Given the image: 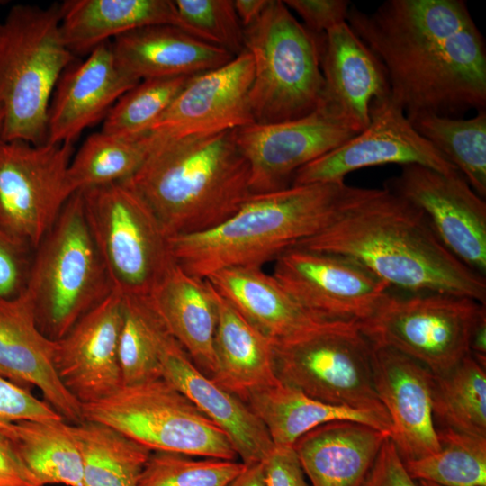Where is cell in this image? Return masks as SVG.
<instances>
[{
	"mask_svg": "<svg viewBox=\"0 0 486 486\" xmlns=\"http://www.w3.org/2000/svg\"><path fill=\"white\" fill-rule=\"evenodd\" d=\"M346 22L381 61L407 118L485 109V41L465 1L387 0L372 13L351 4Z\"/></svg>",
	"mask_w": 486,
	"mask_h": 486,
	"instance_id": "cell-1",
	"label": "cell"
},
{
	"mask_svg": "<svg viewBox=\"0 0 486 486\" xmlns=\"http://www.w3.org/2000/svg\"><path fill=\"white\" fill-rule=\"evenodd\" d=\"M294 248L349 257L391 288L486 302L485 277L441 243L418 207L386 187L348 185L329 223Z\"/></svg>",
	"mask_w": 486,
	"mask_h": 486,
	"instance_id": "cell-2",
	"label": "cell"
},
{
	"mask_svg": "<svg viewBox=\"0 0 486 486\" xmlns=\"http://www.w3.org/2000/svg\"><path fill=\"white\" fill-rule=\"evenodd\" d=\"M129 182L170 238L215 228L252 194L235 130L158 139Z\"/></svg>",
	"mask_w": 486,
	"mask_h": 486,
	"instance_id": "cell-3",
	"label": "cell"
},
{
	"mask_svg": "<svg viewBox=\"0 0 486 486\" xmlns=\"http://www.w3.org/2000/svg\"><path fill=\"white\" fill-rule=\"evenodd\" d=\"M346 188L345 182L319 183L251 194L215 228L170 238L175 261L201 279L228 267H262L324 229Z\"/></svg>",
	"mask_w": 486,
	"mask_h": 486,
	"instance_id": "cell-4",
	"label": "cell"
},
{
	"mask_svg": "<svg viewBox=\"0 0 486 486\" xmlns=\"http://www.w3.org/2000/svg\"><path fill=\"white\" fill-rule=\"evenodd\" d=\"M74 59L61 36L58 4L10 9L0 26V139L47 142L50 104Z\"/></svg>",
	"mask_w": 486,
	"mask_h": 486,
	"instance_id": "cell-5",
	"label": "cell"
},
{
	"mask_svg": "<svg viewBox=\"0 0 486 486\" xmlns=\"http://www.w3.org/2000/svg\"><path fill=\"white\" fill-rule=\"evenodd\" d=\"M113 291L76 192L34 249L24 293L40 329L58 340Z\"/></svg>",
	"mask_w": 486,
	"mask_h": 486,
	"instance_id": "cell-6",
	"label": "cell"
},
{
	"mask_svg": "<svg viewBox=\"0 0 486 486\" xmlns=\"http://www.w3.org/2000/svg\"><path fill=\"white\" fill-rule=\"evenodd\" d=\"M320 35L280 0H269L259 18L244 29V48L254 63L248 94L254 122L296 120L319 108L324 89Z\"/></svg>",
	"mask_w": 486,
	"mask_h": 486,
	"instance_id": "cell-7",
	"label": "cell"
},
{
	"mask_svg": "<svg viewBox=\"0 0 486 486\" xmlns=\"http://www.w3.org/2000/svg\"><path fill=\"white\" fill-rule=\"evenodd\" d=\"M373 346L353 320H320L273 343L282 384L324 403L386 412L375 392Z\"/></svg>",
	"mask_w": 486,
	"mask_h": 486,
	"instance_id": "cell-8",
	"label": "cell"
},
{
	"mask_svg": "<svg viewBox=\"0 0 486 486\" xmlns=\"http://www.w3.org/2000/svg\"><path fill=\"white\" fill-rule=\"evenodd\" d=\"M114 290L150 297L176 265L170 237L129 180L79 191Z\"/></svg>",
	"mask_w": 486,
	"mask_h": 486,
	"instance_id": "cell-9",
	"label": "cell"
},
{
	"mask_svg": "<svg viewBox=\"0 0 486 486\" xmlns=\"http://www.w3.org/2000/svg\"><path fill=\"white\" fill-rule=\"evenodd\" d=\"M84 419L111 426L155 452L237 460L229 436L163 378L122 385L112 395L83 404Z\"/></svg>",
	"mask_w": 486,
	"mask_h": 486,
	"instance_id": "cell-10",
	"label": "cell"
},
{
	"mask_svg": "<svg viewBox=\"0 0 486 486\" xmlns=\"http://www.w3.org/2000/svg\"><path fill=\"white\" fill-rule=\"evenodd\" d=\"M484 314L485 304L464 296L390 291L358 324L372 346L397 350L439 374L470 355L472 330Z\"/></svg>",
	"mask_w": 486,
	"mask_h": 486,
	"instance_id": "cell-11",
	"label": "cell"
},
{
	"mask_svg": "<svg viewBox=\"0 0 486 486\" xmlns=\"http://www.w3.org/2000/svg\"><path fill=\"white\" fill-rule=\"evenodd\" d=\"M73 143L0 139V230L35 249L75 194Z\"/></svg>",
	"mask_w": 486,
	"mask_h": 486,
	"instance_id": "cell-12",
	"label": "cell"
},
{
	"mask_svg": "<svg viewBox=\"0 0 486 486\" xmlns=\"http://www.w3.org/2000/svg\"><path fill=\"white\" fill-rule=\"evenodd\" d=\"M273 275L302 308L327 320L361 322L392 289L349 257L302 248L281 254Z\"/></svg>",
	"mask_w": 486,
	"mask_h": 486,
	"instance_id": "cell-13",
	"label": "cell"
},
{
	"mask_svg": "<svg viewBox=\"0 0 486 486\" xmlns=\"http://www.w3.org/2000/svg\"><path fill=\"white\" fill-rule=\"evenodd\" d=\"M386 164L419 165L446 175L458 173L412 126L391 97L373 102L361 132L299 169L292 185L345 182L351 172Z\"/></svg>",
	"mask_w": 486,
	"mask_h": 486,
	"instance_id": "cell-14",
	"label": "cell"
},
{
	"mask_svg": "<svg viewBox=\"0 0 486 486\" xmlns=\"http://www.w3.org/2000/svg\"><path fill=\"white\" fill-rule=\"evenodd\" d=\"M356 134L322 105L300 119L235 129L236 142L249 166L252 194L290 187L299 169Z\"/></svg>",
	"mask_w": 486,
	"mask_h": 486,
	"instance_id": "cell-15",
	"label": "cell"
},
{
	"mask_svg": "<svg viewBox=\"0 0 486 486\" xmlns=\"http://www.w3.org/2000/svg\"><path fill=\"white\" fill-rule=\"evenodd\" d=\"M384 187L418 207L441 243L484 276L486 203L459 172L446 175L419 165H406Z\"/></svg>",
	"mask_w": 486,
	"mask_h": 486,
	"instance_id": "cell-16",
	"label": "cell"
},
{
	"mask_svg": "<svg viewBox=\"0 0 486 486\" xmlns=\"http://www.w3.org/2000/svg\"><path fill=\"white\" fill-rule=\"evenodd\" d=\"M253 76V58L247 50L220 68L193 76L149 132L165 140L253 123L248 103Z\"/></svg>",
	"mask_w": 486,
	"mask_h": 486,
	"instance_id": "cell-17",
	"label": "cell"
},
{
	"mask_svg": "<svg viewBox=\"0 0 486 486\" xmlns=\"http://www.w3.org/2000/svg\"><path fill=\"white\" fill-rule=\"evenodd\" d=\"M122 296L114 290L56 340L55 367L81 405L104 400L122 386L119 338Z\"/></svg>",
	"mask_w": 486,
	"mask_h": 486,
	"instance_id": "cell-18",
	"label": "cell"
},
{
	"mask_svg": "<svg viewBox=\"0 0 486 486\" xmlns=\"http://www.w3.org/2000/svg\"><path fill=\"white\" fill-rule=\"evenodd\" d=\"M372 368L375 392L392 422L390 438L402 460L436 453L431 371L397 350L374 346Z\"/></svg>",
	"mask_w": 486,
	"mask_h": 486,
	"instance_id": "cell-19",
	"label": "cell"
},
{
	"mask_svg": "<svg viewBox=\"0 0 486 486\" xmlns=\"http://www.w3.org/2000/svg\"><path fill=\"white\" fill-rule=\"evenodd\" d=\"M55 349L56 340L40 329L24 292L0 300V375L23 388H38L66 421L77 424L84 420L82 405L58 377Z\"/></svg>",
	"mask_w": 486,
	"mask_h": 486,
	"instance_id": "cell-20",
	"label": "cell"
},
{
	"mask_svg": "<svg viewBox=\"0 0 486 486\" xmlns=\"http://www.w3.org/2000/svg\"><path fill=\"white\" fill-rule=\"evenodd\" d=\"M140 81L117 64L111 41L68 66L54 90L47 120V142L73 143L82 131L104 120L114 104Z\"/></svg>",
	"mask_w": 486,
	"mask_h": 486,
	"instance_id": "cell-21",
	"label": "cell"
},
{
	"mask_svg": "<svg viewBox=\"0 0 486 486\" xmlns=\"http://www.w3.org/2000/svg\"><path fill=\"white\" fill-rule=\"evenodd\" d=\"M320 105L361 132L370 122L373 102L391 95L381 61L344 22L320 35Z\"/></svg>",
	"mask_w": 486,
	"mask_h": 486,
	"instance_id": "cell-22",
	"label": "cell"
},
{
	"mask_svg": "<svg viewBox=\"0 0 486 486\" xmlns=\"http://www.w3.org/2000/svg\"><path fill=\"white\" fill-rule=\"evenodd\" d=\"M161 378L187 397L229 436L246 465L262 462L274 447L263 422L240 398L215 382L173 338L161 356Z\"/></svg>",
	"mask_w": 486,
	"mask_h": 486,
	"instance_id": "cell-23",
	"label": "cell"
},
{
	"mask_svg": "<svg viewBox=\"0 0 486 486\" xmlns=\"http://www.w3.org/2000/svg\"><path fill=\"white\" fill-rule=\"evenodd\" d=\"M111 47L118 66L138 81L191 76L235 56L172 24H153L117 36Z\"/></svg>",
	"mask_w": 486,
	"mask_h": 486,
	"instance_id": "cell-24",
	"label": "cell"
},
{
	"mask_svg": "<svg viewBox=\"0 0 486 486\" xmlns=\"http://www.w3.org/2000/svg\"><path fill=\"white\" fill-rule=\"evenodd\" d=\"M386 431L353 420L320 425L292 445L312 486H364Z\"/></svg>",
	"mask_w": 486,
	"mask_h": 486,
	"instance_id": "cell-25",
	"label": "cell"
},
{
	"mask_svg": "<svg viewBox=\"0 0 486 486\" xmlns=\"http://www.w3.org/2000/svg\"><path fill=\"white\" fill-rule=\"evenodd\" d=\"M171 336L208 376L215 369L214 338L218 306L214 290L177 264L150 296Z\"/></svg>",
	"mask_w": 486,
	"mask_h": 486,
	"instance_id": "cell-26",
	"label": "cell"
},
{
	"mask_svg": "<svg viewBox=\"0 0 486 486\" xmlns=\"http://www.w3.org/2000/svg\"><path fill=\"white\" fill-rule=\"evenodd\" d=\"M58 5L61 36L74 56L148 25L172 24L194 35L171 0H67Z\"/></svg>",
	"mask_w": 486,
	"mask_h": 486,
	"instance_id": "cell-27",
	"label": "cell"
},
{
	"mask_svg": "<svg viewBox=\"0 0 486 486\" xmlns=\"http://www.w3.org/2000/svg\"><path fill=\"white\" fill-rule=\"evenodd\" d=\"M205 280L273 343L322 320L302 308L262 267H228Z\"/></svg>",
	"mask_w": 486,
	"mask_h": 486,
	"instance_id": "cell-28",
	"label": "cell"
},
{
	"mask_svg": "<svg viewBox=\"0 0 486 486\" xmlns=\"http://www.w3.org/2000/svg\"><path fill=\"white\" fill-rule=\"evenodd\" d=\"M213 290L218 323L215 369L211 378L246 402L253 391L278 382L274 370L273 342Z\"/></svg>",
	"mask_w": 486,
	"mask_h": 486,
	"instance_id": "cell-29",
	"label": "cell"
},
{
	"mask_svg": "<svg viewBox=\"0 0 486 486\" xmlns=\"http://www.w3.org/2000/svg\"><path fill=\"white\" fill-rule=\"evenodd\" d=\"M247 404L260 418L274 446H292L310 429L335 420H353L391 434L388 413L335 406L277 382L250 392Z\"/></svg>",
	"mask_w": 486,
	"mask_h": 486,
	"instance_id": "cell-30",
	"label": "cell"
},
{
	"mask_svg": "<svg viewBox=\"0 0 486 486\" xmlns=\"http://www.w3.org/2000/svg\"><path fill=\"white\" fill-rule=\"evenodd\" d=\"M38 486H85L83 460L74 425L64 419L24 420L0 427Z\"/></svg>",
	"mask_w": 486,
	"mask_h": 486,
	"instance_id": "cell-31",
	"label": "cell"
},
{
	"mask_svg": "<svg viewBox=\"0 0 486 486\" xmlns=\"http://www.w3.org/2000/svg\"><path fill=\"white\" fill-rule=\"evenodd\" d=\"M83 460L85 486H139L148 448L106 424H73Z\"/></svg>",
	"mask_w": 486,
	"mask_h": 486,
	"instance_id": "cell-32",
	"label": "cell"
},
{
	"mask_svg": "<svg viewBox=\"0 0 486 486\" xmlns=\"http://www.w3.org/2000/svg\"><path fill=\"white\" fill-rule=\"evenodd\" d=\"M158 139L150 132L125 138L95 132L72 156L68 181L75 193L130 180L140 168Z\"/></svg>",
	"mask_w": 486,
	"mask_h": 486,
	"instance_id": "cell-33",
	"label": "cell"
},
{
	"mask_svg": "<svg viewBox=\"0 0 486 486\" xmlns=\"http://www.w3.org/2000/svg\"><path fill=\"white\" fill-rule=\"evenodd\" d=\"M173 338L150 297L122 296L119 338L122 385L161 378V356Z\"/></svg>",
	"mask_w": 486,
	"mask_h": 486,
	"instance_id": "cell-34",
	"label": "cell"
},
{
	"mask_svg": "<svg viewBox=\"0 0 486 486\" xmlns=\"http://www.w3.org/2000/svg\"><path fill=\"white\" fill-rule=\"evenodd\" d=\"M465 178L481 197L486 195V110L470 119L420 113L408 118Z\"/></svg>",
	"mask_w": 486,
	"mask_h": 486,
	"instance_id": "cell-35",
	"label": "cell"
},
{
	"mask_svg": "<svg viewBox=\"0 0 486 486\" xmlns=\"http://www.w3.org/2000/svg\"><path fill=\"white\" fill-rule=\"evenodd\" d=\"M486 366L471 354L434 374L432 411L441 427L486 437Z\"/></svg>",
	"mask_w": 486,
	"mask_h": 486,
	"instance_id": "cell-36",
	"label": "cell"
},
{
	"mask_svg": "<svg viewBox=\"0 0 486 486\" xmlns=\"http://www.w3.org/2000/svg\"><path fill=\"white\" fill-rule=\"evenodd\" d=\"M440 449L403 461L410 477L442 486H486V437L436 428Z\"/></svg>",
	"mask_w": 486,
	"mask_h": 486,
	"instance_id": "cell-37",
	"label": "cell"
},
{
	"mask_svg": "<svg viewBox=\"0 0 486 486\" xmlns=\"http://www.w3.org/2000/svg\"><path fill=\"white\" fill-rule=\"evenodd\" d=\"M192 76L140 81L114 104L102 131L125 138L148 134Z\"/></svg>",
	"mask_w": 486,
	"mask_h": 486,
	"instance_id": "cell-38",
	"label": "cell"
},
{
	"mask_svg": "<svg viewBox=\"0 0 486 486\" xmlns=\"http://www.w3.org/2000/svg\"><path fill=\"white\" fill-rule=\"evenodd\" d=\"M246 467L238 460L151 452L139 486H228Z\"/></svg>",
	"mask_w": 486,
	"mask_h": 486,
	"instance_id": "cell-39",
	"label": "cell"
},
{
	"mask_svg": "<svg viewBox=\"0 0 486 486\" xmlns=\"http://www.w3.org/2000/svg\"><path fill=\"white\" fill-rule=\"evenodd\" d=\"M192 33L233 56L245 50L244 28L231 0H175Z\"/></svg>",
	"mask_w": 486,
	"mask_h": 486,
	"instance_id": "cell-40",
	"label": "cell"
},
{
	"mask_svg": "<svg viewBox=\"0 0 486 486\" xmlns=\"http://www.w3.org/2000/svg\"><path fill=\"white\" fill-rule=\"evenodd\" d=\"M34 249L0 230V300L13 299L26 289Z\"/></svg>",
	"mask_w": 486,
	"mask_h": 486,
	"instance_id": "cell-41",
	"label": "cell"
},
{
	"mask_svg": "<svg viewBox=\"0 0 486 486\" xmlns=\"http://www.w3.org/2000/svg\"><path fill=\"white\" fill-rule=\"evenodd\" d=\"M58 419L64 418L46 401L0 375V427L24 420Z\"/></svg>",
	"mask_w": 486,
	"mask_h": 486,
	"instance_id": "cell-42",
	"label": "cell"
},
{
	"mask_svg": "<svg viewBox=\"0 0 486 486\" xmlns=\"http://www.w3.org/2000/svg\"><path fill=\"white\" fill-rule=\"evenodd\" d=\"M284 3L303 21V25L315 34L346 22L349 7L347 0H285Z\"/></svg>",
	"mask_w": 486,
	"mask_h": 486,
	"instance_id": "cell-43",
	"label": "cell"
},
{
	"mask_svg": "<svg viewBox=\"0 0 486 486\" xmlns=\"http://www.w3.org/2000/svg\"><path fill=\"white\" fill-rule=\"evenodd\" d=\"M262 464L266 486H309L292 446H274Z\"/></svg>",
	"mask_w": 486,
	"mask_h": 486,
	"instance_id": "cell-44",
	"label": "cell"
},
{
	"mask_svg": "<svg viewBox=\"0 0 486 486\" xmlns=\"http://www.w3.org/2000/svg\"><path fill=\"white\" fill-rule=\"evenodd\" d=\"M364 486H418L406 470L390 436L383 443Z\"/></svg>",
	"mask_w": 486,
	"mask_h": 486,
	"instance_id": "cell-45",
	"label": "cell"
},
{
	"mask_svg": "<svg viewBox=\"0 0 486 486\" xmlns=\"http://www.w3.org/2000/svg\"><path fill=\"white\" fill-rule=\"evenodd\" d=\"M0 486H38L10 444L0 436Z\"/></svg>",
	"mask_w": 486,
	"mask_h": 486,
	"instance_id": "cell-46",
	"label": "cell"
},
{
	"mask_svg": "<svg viewBox=\"0 0 486 486\" xmlns=\"http://www.w3.org/2000/svg\"><path fill=\"white\" fill-rule=\"evenodd\" d=\"M268 3L269 0L233 1L235 11L244 29L259 18Z\"/></svg>",
	"mask_w": 486,
	"mask_h": 486,
	"instance_id": "cell-47",
	"label": "cell"
},
{
	"mask_svg": "<svg viewBox=\"0 0 486 486\" xmlns=\"http://www.w3.org/2000/svg\"><path fill=\"white\" fill-rule=\"evenodd\" d=\"M470 354L486 366V314L476 323L470 339Z\"/></svg>",
	"mask_w": 486,
	"mask_h": 486,
	"instance_id": "cell-48",
	"label": "cell"
},
{
	"mask_svg": "<svg viewBox=\"0 0 486 486\" xmlns=\"http://www.w3.org/2000/svg\"><path fill=\"white\" fill-rule=\"evenodd\" d=\"M228 486H266L262 462L246 465Z\"/></svg>",
	"mask_w": 486,
	"mask_h": 486,
	"instance_id": "cell-49",
	"label": "cell"
},
{
	"mask_svg": "<svg viewBox=\"0 0 486 486\" xmlns=\"http://www.w3.org/2000/svg\"><path fill=\"white\" fill-rule=\"evenodd\" d=\"M418 486H442L437 483L423 480L418 481Z\"/></svg>",
	"mask_w": 486,
	"mask_h": 486,
	"instance_id": "cell-50",
	"label": "cell"
},
{
	"mask_svg": "<svg viewBox=\"0 0 486 486\" xmlns=\"http://www.w3.org/2000/svg\"><path fill=\"white\" fill-rule=\"evenodd\" d=\"M3 117H4L3 112H2V110L0 109V129H1L2 122H3Z\"/></svg>",
	"mask_w": 486,
	"mask_h": 486,
	"instance_id": "cell-51",
	"label": "cell"
},
{
	"mask_svg": "<svg viewBox=\"0 0 486 486\" xmlns=\"http://www.w3.org/2000/svg\"><path fill=\"white\" fill-rule=\"evenodd\" d=\"M0 26H1V22H0Z\"/></svg>",
	"mask_w": 486,
	"mask_h": 486,
	"instance_id": "cell-52",
	"label": "cell"
}]
</instances>
